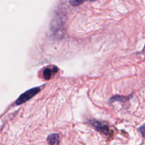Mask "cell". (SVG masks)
<instances>
[{
	"label": "cell",
	"mask_w": 145,
	"mask_h": 145,
	"mask_svg": "<svg viewBox=\"0 0 145 145\" xmlns=\"http://www.w3.org/2000/svg\"><path fill=\"white\" fill-rule=\"evenodd\" d=\"M89 123L95 130H97L98 132L101 133V134L104 135L106 136L111 135V130H110V127L106 123L96 120H90L89 121Z\"/></svg>",
	"instance_id": "obj_1"
},
{
	"label": "cell",
	"mask_w": 145,
	"mask_h": 145,
	"mask_svg": "<svg viewBox=\"0 0 145 145\" xmlns=\"http://www.w3.org/2000/svg\"><path fill=\"white\" fill-rule=\"evenodd\" d=\"M40 88L35 87L32 88V89H29V90L27 91L24 92V93H22V94L18 98V99L16 101V105L19 106V105H21L23 104V103H25V102L29 101L31 99H32L33 97H34L38 92H40Z\"/></svg>",
	"instance_id": "obj_2"
},
{
	"label": "cell",
	"mask_w": 145,
	"mask_h": 145,
	"mask_svg": "<svg viewBox=\"0 0 145 145\" xmlns=\"http://www.w3.org/2000/svg\"><path fill=\"white\" fill-rule=\"evenodd\" d=\"M58 68L56 66H50L47 67L43 69L42 72V76L45 80H49V79H52L55 74L57 72Z\"/></svg>",
	"instance_id": "obj_3"
},
{
	"label": "cell",
	"mask_w": 145,
	"mask_h": 145,
	"mask_svg": "<svg viewBox=\"0 0 145 145\" xmlns=\"http://www.w3.org/2000/svg\"><path fill=\"white\" fill-rule=\"evenodd\" d=\"M48 144L50 145H58L60 141L59 135L58 134H51L47 138Z\"/></svg>",
	"instance_id": "obj_4"
},
{
	"label": "cell",
	"mask_w": 145,
	"mask_h": 145,
	"mask_svg": "<svg viewBox=\"0 0 145 145\" xmlns=\"http://www.w3.org/2000/svg\"><path fill=\"white\" fill-rule=\"evenodd\" d=\"M86 1H94L96 0H69V3L73 7H77V6L81 5V4H83L84 2H85Z\"/></svg>",
	"instance_id": "obj_5"
},
{
	"label": "cell",
	"mask_w": 145,
	"mask_h": 145,
	"mask_svg": "<svg viewBox=\"0 0 145 145\" xmlns=\"http://www.w3.org/2000/svg\"><path fill=\"white\" fill-rule=\"evenodd\" d=\"M125 99H126V98L124 97V96H115L110 99V102L113 103V102L115 101H125Z\"/></svg>",
	"instance_id": "obj_6"
},
{
	"label": "cell",
	"mask_w": 145,
	"mask_h": 145,
	"mask_svg": "<svg viewBox=\"0 0 145 145\" xmlns=\"http://www.w3.org/2000/svg\"><path fill=\"white\" fill-rule=\"evenodd\" d=\"M139 131H140V133H141L142 136L144 137L145 140V124L143 125H142L141 127L139 128Z\"/></svg>",
	"instance_id": "obj_7"
},
{
	"label": "cell",
	"mask_w": 145,
	"mask_h": 145,
	"mask_svg": "<svg viewBox=\"0 0 145 145\" xmlns=\"http://www.w3.org/2000/svg\"><path fill=\"white\" fill-rule=\"evenodd\" d=\"M143 51H145V45H144V48H143Z\"/></svg>",
	"instance_id": "obj_8"
}]
</instances>
